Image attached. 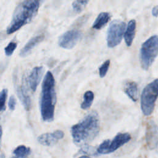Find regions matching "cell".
<instances>
[{"label": "cell", "instance_id": "21", "mask_svg": "<svg viewBox=\"0 0 158 158\" xmlns=\"http://www.w3.org/2000/svg\"><path fill=\"white\" fill-rule=\"evenodd\" d=\"M109 65H110V60L107 59L99 67V75L101 78H103L106 76L108 71Z\"/></svg>", "mask_w": 158, "mask_h": 158}, {"label": "cell", "instance_id": "10", "mask_svg": "<svg viewBox=\"0 0 158 158\" xmlns=\"http://www.w3.org/2000/svg\"><path fill=\"white\" fill-rule=\"evenodd\" d=\"M146 139L148 146L151 149L157 148V125L153 120H151L147 124Z\"/></svg>", "mask_w": 158, "mask_h": 158}, {"label": "cell", "instance_id": "23", "mask_svg": "<svg viewBox=\"0 0 158 158\" xmlns=\"http://www.w3.org/2000/svg\"><path fill=\"white\" fill-rule=\"evenodd\" d=\"M15 106H16V99L14 96H11L8 102L9 108L10 109V110H14L15 108Z\"/></svg>", "mask_w": 158, "mask_h": 158}, {"label": "cell", "instance_id": "27", "mask_svg": "<svg viewBox=\"0 0 158 158\" xmlns=\"http://www.w3.org/2000/svg\"><path fill=\"white\" fill-rule=\"evenodd\" d=\"M1 158H5V156L4 154H2L1 156Z\"/></svg>", "mask_w": 158, "mask_h": 158}, {"label": "cell", "instance_id": "11", "mask_svg": "<svg viewBox=\"0 0 158 158\" xmlns=\"http://www.w3.org/2000/svg\"><path fill=\"white\" fill-rule=\"evenodd\" d=\"M44 72V68L42 66H38L34 67L31 71L28 77V83L30 89L35 92L37 88V86L41 80L43 73Z\"/></svg>", "mask_w": 158, "mask_h": 158}, {"label": "cell", "instance_id": "22", "mask_svg": "<svg viewBox=\"0 0 158 158\" xmlns=\"http://www.w3.org/2000/svg\"><path fill=\"white\" fill-rule=\"evenodd\" d=\"M17 46V43L14 41L10 42L4 49V52L7 56H11Z\"/></svg>", "mask_w": 158, "mask_h": 158}, {"label": "cell", "instance_id": "14", "mask_svg": "<svg viewBox=\"0 0 158 158\" xmlns=\"http://www.w3.org/2000/svg\"><path fill=\"white\" fill-rule=\"evenodd\" d=\"M123 91L134 102L138 100V85L135 81H128L124 84Z\"/></svg>", "mask_w": 158, "mask_h": 158}, {"label": "cell", "instance_id": "17", "mask_svg": "<svg viewBox=\"0 0 158 158\" xmlns=\"http://www.w3.org/2000/svg\"><path fill=\"white\" fill-rule=\"evenodd\" d=\"M94 99V93L91 91H87L83 95V101L81 104V107L83 109H88L93 103Z\"/></svg>", "mask_w": 158, "mask_h": 158}, {"label": "cell", "instance_id": "28", "mask_svg": "<svg viewBox=\"0 0 158 158\" xmlns=\"http://www.w3.org/2000/svg\"><path fill=\"white\" fill-rule=\"evenodd\" d=\"M12 158H19V157H16V156H15V157H12Z\"/></svg>", "mask_w": 158, "mask_h": 158}, {"label": "cell", "instance_id": "18", "mask_svg": "<svg viewBox=\"0 0 158 158\" xmlns=\"http://www.w3.org/2000/svg\"><path fill=\"white\" fill-rule=\"evenodd\" d=\"M13 153L19 158H25L30 154V148L24 145H20L14 150Z\"/></svg>", "mask_w": 158, "mask_h": 158}, {"label": "cell", "instance_id": "3", "mask_svg": "<svg viewBox=\"0 0 158 158\" xmlns=\"http://www.w3.org/2000/svg\"><path fill=\"white\" fill-rule=\"evenodd\" d=\"M40 6V1L27 0L20 2L15 7L12 20L7 27L6 33L12 34L35 17Z\"/></svg>", "mask_w": 158, "mask_h": 158}, {"label": "cell", "instance_id": "2", "mask_svg": "<svg viewBox=\"0 0 158 158\" xmlns=\"http://www.w3.org/2000/svg\"><path fill=\"white\" fill-rule=\"evenodd\" d=\"M56 103L55 80L52 73L48 71L44 76L41 86L40 111L43 121L50 122L54 120Z\"/></svg>", "mask_w": 158, "mask_h": 158}, {"label": "cell", "instance_id": "24", "mask_svg": "<svg viewBox=\"0 0 158 158\" xmlns=\"http://www.w3.org/2000/svg\"><path fill=\"white\" fill-rule=\"evenodd\" d=\"M157 10H158V6H156L152 8V14L154 17H157Z\"/></svg>", "mask_w": 158, "mask_h": 158}, {"label": "cell", "instance_id": "8", "mask_svg": "<svg viewBox=\"0 0 158 158\" xmlns=\"http://www.w3.org/2000/svg\"><path fill=\"white\" fill-rule=\"evenodd\" d=\"M81 37V33L77 30H71L65 32L59 38L58 44L64 49H72Z\"/></svg>", "mask_w": 158, "mask_h": 158}, {"label": "cell", "instance_id": "12", "mask_svg": "<svg viewBox=\"0 0 158 158\" xmlns=\"http://www.w3.org/2000/svg\"><path fill=\"white\" fill-rule=\"evenodd\" d=\"M16 90L17 96L25 109L26 110H29L31 107V99L25 86L23 83L20 85H17Z\"/></svg>", "mask_w": 158, "mask_h": 158}, {"label": "cell", "instance_id": "1", "mask_svg": "<svg viewBox=\"0 0 158 158\" xmlns=\"http://www.w3.org/2000/svg\"><path fill=\"white\" fill-rule=\"evenodd\" d=\"M99 119L96 111L89 113L80 122L71 128V135L73 142L82 145L92 141L98 134Z\"/></svg>", "mask_w": 158, "mask_h": 158}, {"label": "cell", "instance_id": "26", "mask_svg": "<svg viewBox=\"0 0 158 158\" xmlns=\"http://www.w3.org/2000/svg\"><path fill=\"white\" fill-rule=\"evenodd\" d=\"M79 158H90L89 156H82L81 157H80Z\"/></svg>", "mask_w": 158, "mask_h": 158}, {"label": "cell", "instance_id": "9", "mask_svg": "<svg viewBox=\"0 0 158 158\" xmlns=\"http://www.w3.org/2000/svg\"><path fill=\"white\" fill-rule=\"evenodd\" d=\"M64 133L62 130H56L52 133H43L38 137V141L43 146H50L55 144L59 139H62Z\"/></svg>", "mask_w": 158, "mask_h": 158}, {"label": "cell", "instance_id": "19", "mask_svg": "<svg viewBox=\"0 0 158 158\" xmlns=\"http://www.w3.org/2000/svg\"><path fill=\"white\" fill-rule=\"evenodd\" d=\"M88 1L86 0H77L72 2V7L77 13H80L85 8Z\"/></svg>", "mask_w": 158, "mask_h": 158}, {"label": "cell", "instance_id": "4", "mask_svg": "<svg viewBox=\"0 0 158 158\" xmlns=\"http://www.w3.org/2000/svg\"><path fill=\"white\" fill-rule=\"evenodd\" d=\"M158 52L157 35H153L143 43L140 49V62L143 69L147 70L157 57Z\"/></svg>", "mask_w": 158, "mask_h": 158}, {"label": "cell", "instance_id": "20", "mask_svg": "<svg viewBox=\"0 0 158 158\" xmlns=\"http://www.w3.org/2000/svg\"><path fill=\"white\" fill-rule=\"evenodd\" d=\"M8 91L7 89H3L0 91V112L6 110V102L7 96Z\"/></svg>", "mask_w": 158, "mask_h": 158}, {"label": "cell", "instance_id": "25", "mask_svg": "<svg viewBox=\"0 0 158 158\" xmlns=\"http://www.w3.org/2000/svg\"><path fill=\"white\" fill-rule=\"evenodd\" d=\"M2 129L1 126L0 125V140L1 139V136H2Z\"/></svg>", "mask_w": 158, "mask_h": 158}, {"label": "cell", "instance_id": "5", "mask_svg": "<svg viewBox=\"0 0 158 158\" xmlns=\"http://www.w3.org/2000/svg\"><path fill=\"white\" fill-rule=\"evenodd\" d=\"M157 79L147 85L143 89L141 96V107L144 115L152 114L158 95Z\"/></svg>", "mask_w": 158, "mask_h": 158}, {"label": "cell", "instance_id": "13", "mask_svg": "<svg viewBox=\"0 0 158 158\" xmlns=\"http://www.w3.org/2000/svg\"><path fill=\"white\" fill-rule=\"evenodd\" d=\"M44 35H38L31 38L21 49L19 54L20 56L21 57H25L27 56L37 44L44 40Z\"/></svg>", "mask_w": 158, "mask_h": 158}, {"label": "cell", "instance_id": "16", "mask_svg": "<svg viewBox=\"0 0 158 158\" xmlns=\"http://www.w3.org/2000/svg\"><path fill=\"white\" fill-rule=\"evenodd\" d=\"M110 19V15L109 12H102L100 13L94 22L92 28L96 30L101 29L109 21Z\"/></svg>", "mask_w": 158, "mask_h": 158}, {"label": "cell", "instance_id": "15", "mask_svg": "<svg viewBox=\"0 0 158 158\" xmlns=\"http://www.w3.org/2000/svg\"><path fill=\"white\" fill-rule=\"evenodd\" d=\"M136 30V21L131 20L128 25L125 32L124 33V40L127 46H130L135 38Z\"/></svg>", "mask_w": 158, "mask_h": 158}, {"label": "cell", "instance_id": "7", "mask_svg": "<svg viewBox=\"0 0 158 158\" xmlns=\"http://www.w3.org/2000/svg\"><path fill=\"white\" fill-rule=\"evenodd\" d=\"M125 23L120 20H114L109 25L107 32V44L114 48L120 44L125 32Z\"/></svg>", "mask_w": 158, "mask_h": 158}, {"label": "cell", "instance_id": "6", "mask_svg": "<svg viewBox=\"0 0 158 158\" xmlns=\"http://www.w3.org/2000/svg\"><path fill=\"white\" fill-rule=\"evenodd\" d=\"M131 139V136L128 133H119L112 140L104 141L98 148L97 152L99 154H110L128 143Z\"/></svg>", "mask_w": 158, "mask_h": 158}]
</instances>
